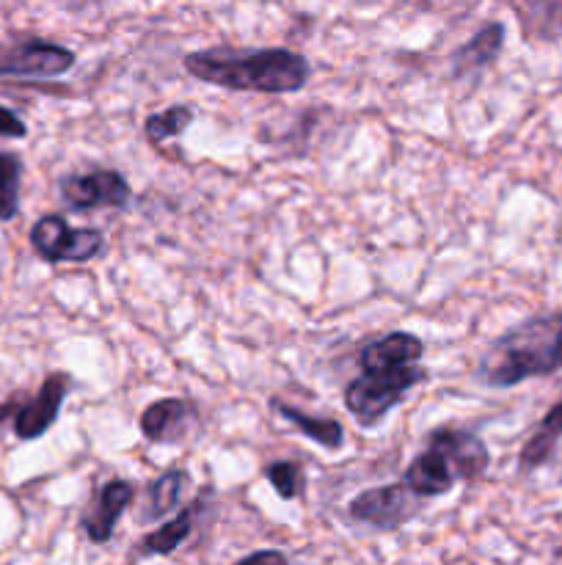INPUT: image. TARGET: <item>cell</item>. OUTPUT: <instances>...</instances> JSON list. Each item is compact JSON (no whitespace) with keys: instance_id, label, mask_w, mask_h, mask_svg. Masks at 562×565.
<instances>
[{"instance_id":"obj_1","label":"cell","mask_w":562,"mask_h":565,"mask_svg":"<svg viewBox=\"0 0 562 565\" xmlns=\"http://www.w3.org/2000/svg\"><path fill=\"white\" fill-rule=\"evenodd\" d=\"M182 66L196 81L229 92L295 94L312 77V64L287 47L196 50L182 58Z\"/></svg>"},{"instance_id":"obj_2","label":"cell","mask_w":562,"mask_h":565,"mask_svg":"<svg viewBox=\"0 0 562 565\" xmlns=\"http://www.w3.org/2000/svg\"><path fill=\"white\" fill-rule=\"evenodd\" d=\"M562 370V312L507 329L479 356L477 381L490 390H512L529 379Z\"/></svg>"},{"instance_id":"obj_3","label":"cell","mask_w":562,"mask_h":565,"mask_svg":"<svg viewBox=\"0 0 562 565\" xmlns=\"http://www.w3.org/2000/svg\"><path fill=\"white\" fill-rule=\"evenodd\" d=\"M424 381H428V370L419 362L369 364V367H361L358 379L347 384L345 406L361 428H372Z\"/></svg>"},{"instance_id":"obj_4","label":"cell","mask_w":562,"mask_h":565,"mask_svg":"<svg viewBox=\"0 0 562 565\" xmlns=\"http://www.w3.org/2000/svg\"><path fill=\"white\" fill-rule=\"evenodd\" d=\"M31 246L44 263H91L105 252L99 230H75L58 213H47L31 226Z\"/></svg>"},{"instance_id":"obj_5","label":"cell","mask_w":562,"mask_h":565,"mask_svg":"<svg viewBox=\"0 0 562 565\" xmlns=\"http://www.w3.org/2000/svg\"><path fill=\"white\" fill-rule=\"evenodd\" d=\"M75 61L77 55L69 47L39 36L0 44V77H61L75 66Z\"/></svg>"},{"instance_id":"obj_6","label":"cell","mask_w":562,"mask_h":565,"mask_svg":"<svg viewBox=\"0 0 562 565\" xmlns=\"http://www.w3.org/2000/svg\"><path fill=\"white\" fill-rule=\"evenodd\" d=\"M61 199L75 213H91V210H125L132 199V188L127 177L116 169H94L64 174L58 180Z\"/></svg>"},{"instance_id":"obj_7","label":"cell","mask_w":562,"mask_h":565,"mask_svg":"<svg viewBox=\"0 0 562 565\" xmlns=\"http://www.w3.org/2000/svg\"><path fill=\"white\" fill-rule=\"evenodd\" d=\"M419 511H422V497L413 494L406 483L375 486V489H367L353 497L350 508H347V513L356 522L369 524V527L380 530V533L400 530L402 524L413 522Z\"/></svg>"},{"instance_id":"obj_8","label":"cell","mask_w":562,"mask_h":565,"mask_svg":"<svg viewBox=\"0 0 562 565\" xmlns=\"http://www.w3.org/2000/svg\"><path fill=\"white\" fill-rule=\"evenodd\" d=\"M66 395H69V375L50 373L47 379L42 381L36 395L28 397L22 406H17L14 423H11L17 439L20 441L42 439V436L53 428L55 419H58Z\"/></svg>"},{"instance_id":"obj_9","label":"cell","mask_w":562,"mask_h":565,"mask_svg":"<svg viewBox=\"0 0 562 565\" xmlns=\"http://www.w3.org/2000/svg\"><path fill=\"white\" fill-rule=\"evenodd\" d=\"M198 412L191 401L182 397H163L143 408L141 414V434L154 445H182L196 428Z\"/></svg>"},{"instance_id":"obj_10","label":"cell","mask_w":562,"mask_h":565,"mask_svg":"<svg viewBox=\"0 0 562 565\" xmlns=\"http://www.w3.org/2000/svg\"><path fill=\"white\" fill-rule=\"evenodd\" d=\"M402 483L422 500H433V497L450 494L461 483V475H457L452 458L433 441H428V447L406 467Z\"/></svg>"},{"instance_id":"obj_11","label":"cell","mask_w":562,"mask_h":565,"mask_svg":"<svg viewBox=\"0 0 562 565\" xmlns=\"http://www.w3.org/2000/svg\"><path fill=\"white\" fill-rule=\"evenodd\" d=\"M132 500H136V486L130 480H108L80 519V527L88 535V541L91 544H108L114 539L121 513L132 505Z\"/></svg>"},{"instance_id":"obj_12","label":"cell","mask_w":562,"mask_h":565,"mask_svg":"<svg viewBox=\"0 0 562 565\" xmlns=\"http://www.w3.org/2000/svg\"><path fill=\"white\" fill-rule=\"evenodd\" d=\"M428 441H433L435 447H441V450L452 458L457 475H461V483H472V480L483 478V475L488 472L490 452L479 436L468 434V430L441 428L433 430V434L428 436Z\"/></svg>"},{"instance_id":"obj_13","label":"cell","mask_w":562,"mask_h":565,"mask_svg":"<svg viewBox=\"0 0 562 565\" xmlns=\"http://www.w3.org/2000/svg\"><path fill=\"white\" fill-rule=\"evenodd\" d=\"M505 25L501 22H488L479 28L466 44L452 53V77L457 81H474L483 75L496 58H499L501 47H505Z\"/></svg>"},{"instance_id":"obj_14","label":"cell","mask_w":562,"mask_h":565,"mask_svg":"<svg viewBox=\"0 0 562 565\" xmlns=\"http://www.w3.org/2000/svg\"><path fill=\"white\" fill-rule=\"evenodd\" d=\"M560 441H562V403H556V406L540 419L534 434L527 439V445L521 447L518 469H521V472H534V469H540L551 456H554Z\"/></svg>"},{"instance_id":"obj_15","label":"cell","mask_w":562,"mask_h":565,"mask_svg":"<svg viewBox=\"0 0 562 565\" xmlns=\"http://www.w3.org/2000/svg\"><path fill=\"white\" fill-rule=\"evenodd\" d=\"M270 408H273L281 419H287L292 428L301 430L306 439L317 441L320 447H325V450H339V447L345 445V428H342L336 419L303 414V412H298L295 406H290V403L279 401V397H273V401H270Z\"/></svg>"},{"instance_id":"obj_16","label":"cell","mask_w":562,"mask_h":565,"mask_svg":"<svg viewBox=\"0 0 562 565\" xmlns=\"http://www.w3.org/2000/svg\"><path fill=\"white\" fill-rule=\"evenodd\" d=\"M196 516H198V502H191V505L182 508L171 522L160 524L154 533H149L147 539H141V544H138V555L160 557V555H171V552H176L182 544H185L187 535L193 533V527H196Z\"/></svg>"},{"instance_id":"obj_17","label":"cell","mask_w":562,"mask_h":565,"mask_svg":"<svg viewBox=\"0 0 562 565\" xmlns=\"http://www.w3.org/2000/svg\"><path fill=\"white\" fill-rule=\"evenodd\" d=\"M187 489V472L185 469H169L160 475L152 486L147 489V505L138 513L141 522H160V519L171 516L182 502V494Z\"/></svg>"},{"instance_id":"obj_18","label":"cell","mask_w":562,"mask_h":565,"mask_svg":"<svg viewBox=\"0 0 562 565\" xmlns=\"http://www.w3.org/2000/svg\"><path fill=\"white\" fill-rule=\"evenodd\" d=\"M193 119H196V110L191 105H171V108L147 116V121H143V136H147L149 143L158 147V143L169 141V138L182 136L193 125Z\"/></svg>"},{"instance_id":"obj_19","label":"cell","mask_w":562,"mask_h":565,"mask_svg":"<svg viewBox=\"0 0 562 565\" xmlns=\"http://www.w3.org/2000/svg\"><path fill=\"white\" fill-rule=\"evenodd\" d=\"M22 158L14 152H0V221H11L20 213Z\"/></svg>"},{"instance_id":"obj_20","label":"cell","mask_w":562,"mask_h":565,"mask_svg":"<svg viewBox=\"0 0 562 565\" xmlns=\"http://www.w3.org/2000/svg\"><path fill=\"white\" fill-rule=\"evenodd\" d=\"M264 478H268V483L273 486V491L281 500H298V497L303 494V489H306L301 469L292 461L270 463V467L264 469Z\"/></svg>"},{"instance_id":"obj_21","label":"cell","mask_w":562,"mask_h":565,"mask_svg":"<svg viewBox=\"0 0 562 565\" xmlns=\"http://www.w3.org/2000/svg\"><path fill=\"white\" fill-rule=\"evenodd\" d=\"M28 125L22 121V116L17 110L0 105V138H25Z\"/></svg>"},{"instance_id":"obj_22","label":"cell","mask_w":562,"mask_h":565,"mask_svg":"<svg viewBox=\"0 0 562 565\" xmlns=\"http://www.w3.org/2000/svg\"><path fill=\"white\" fill-rule=\"evenodd\" d=\"M262 561H273V563H284L287 557L281 555V552H273V550H262V552H251V555L242 557L240 563H262Z\"/></svg>"},{"instance_id":"obj_23","label":"cell","mask_w":562,"mask_h":565,"mask_svg":"<svg viewBox=\"0 0 562 565\" xmlns=\"http://www.w3.org/2000/svg\"><path fill=\"white\" fill-rule=\"evenodd\" d=\"M17 406H20V403H17L14 397H11V401H6V403H0V428L6 425V419H14Z\"/></svg>"}]
</instances>
